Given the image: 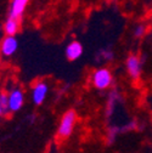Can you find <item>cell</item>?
I'll list each match as a JSON object with an SVG mask.
<instances>
[{
	"label": "cell",
	"instance_id": "6da1fadb",
	"mask_svg": "<svg viewBox=\"0 0 152 153\" xmlns=\"http://www.w3.org/2000/svg\"><path fill=\"white\" fill-rule=\"evenodd\" d=\"M75 123H77V114L73 109H69L67 111L61 120H60V124H59V128H57V135L61 139H67L72 135V132L74 130V126H75Z\"/></svg>",
	"mask_w": 152,
	"mask_h": 153
},
{
	"label": "cell",
	"instance_id": "7a4b0ae2",
	"mask_svg": "<svg viewBox=\"0 0 152 153\" xmlns=\"http://www.w3.org/2000/svg\"><path fill=\"white\" fill-rule=\"evenodd\" d=\"M91 82L92 85L99 89V90H105L110 88L113 83V75L110 69L107 68H99L96 69L92 75H91Z\"/></svg>",
	"mask_w": 152,
	"mask_h": 153
},
{
	"label": "cell",
	"instance_id": "3957f363",
	"mask_svg": "<svg viewBox=\"0 0 152 153\" xmlns=\"http://www.w3.org/2000/svg\"><path fill=\"white\" fill-rule=\"evenodd\" d=\"M9 96V111L10 112H18L22 106H23V102H25V94L21 89H13L11 90V92L7 95Z\"/></svg>",
	"mask_w": 152,
	"mask_h": 153
},
{
	"label": "cell",
	"instance_id": "277c9868",
	"mask_svg": "<svg viewBox=\"0 0 152 153\" xmlns=\"http://www.w3.org/2000/svg\"><path fill=\"white\" fill-rule=\"evenodd\" d=\"M48 92H49L48 84L45 82H38L32 89V101L34 102V105L37 106L42 105L46 99Z\"/></svg>",
	"mask_w": 152,
	"mask_h": 153
},
{
	"label": "cell",
	"instance_id": "5b68a950",
	"mask_svg": "<svg viewBox=\"0 0 152 153\" xmlns=\"http://www.w3.org/2000/svg\"><path fill=\"white\" fill-rule=\"evenodd\" d=\"M18 49V42L15 38V35H6L1 40L0 44V52L4 57H10L12 56Z\"/></svg>",
	"mask_w": 152,
	"mask_h": 153
},
{
	"label": "cell",
	"instance_id": "8992f818",
	"mask_svg": "<svg viewBox=\"0 0 152 153\" xmlns=\"http://www.w3.org/2000/svg\"><path fill=\"white\" fill-rule=\"evenodd\" d=\"M125 67H127V72L128 74L134 79H138L140 74H141V61L139 59V56L136 55H130L127 62H125Z\"/></svg>",
	"mask_w": 152,
	"mask_h": 153
},
{
	"label": "cell",
	"instance_id": "52a82bcc",
	"mask_svg": "<svg viewBox=\"0 0 152 153\" xmlns=\"http://www.w3.org/2000/svg\"><path fill=\"white\" fill-rule=\"evenodd\" d=\"M28 3H29V0H12L9 17H13V18H18V20H21V17H22Z\"/></svg>",
	"mask_w": 152,
	"mask_h": 153
},
{
	"label": "cell",
	"instance_id": "ba28073f",
	"mask_svg": "<svg viewBox=\"0 0 152 153\" xmlns=\"http://www.w3.org/2000/svg\"><path fill=\"white\" fill-rule=\"evenodd\" d=\"M83 53V46L79 42H71L66 48V57L69 61L78 60Z\"/></svg>",
	"mask_w": 152,
	"mask_h": 153
},
{
	"label": "cell",
	"instance_id": "9c48e42d",
	"mask_svg": "<svg viewBox=\"0 0 152 153\" xmlns=\"http://www.w3.org/2000/svg\"><path fill=\"white\" fill-rule=\"evenodd\" d=\"M20 27H21V23L18 18L9 17L4 25V32L6 35H16L20 32Z\"/></svg>",
	"mask_w": 152,
	"mask_h": 153
},
{
	"label": "cell",
	"instance_id": "30bf717a",
	"mask_svg": "<svg viewBox=\"0 0 152 153\" xmlns=\"http://www.w3.org/2000/svg\"><path fill=\"white\" fill-rule=\"evenodd\" d=\"M116 99H117V92H112L110 101H108V106H107V116H111V113L113 112L115 108V103H116Z\"/></svg>",
	"mask_w": 152,
	"mask_h": 153
},
{
	"label": "cell",
	"instance_id": "8fae6325",
	"mask_svg": "<svg viewBox=\"0 0 152 153\" xmlns=\"http://www.w3.org/2000/svg\"><path fill=\"white\" fill-rule=\"evenodd\" d=\"M0 106L3 107L4 112L9 111V96L7 95H0Z\"/></svg>",
	"mask_w": 152,
	"mask_h": 153
},
{
	"label": "cell",
	"instance_id": "7c38bea8",
	"mask_svg": "<svg viewBox=\"0 0 152 153\" xmlns=\"http://www.w3.org/2000/svg\"><path fill=\"white\" fill-rule=\"evenodd\" d=\"M119 131H121L119 128H111V129H110V132H108V142H110V143L115 141L117 134H118Z\"/></svg>",
	"mask_w": 152,
	"mask_h": 153
},
{
	"label": "cell",
	"instance_id": "4fadbf2b",
	"mask_svg": "<svg viewBox=\"0 0 152 153\" xmlns=\"http://www.w3.org/2000/svg\"><path fill=\"white\" fill-rule=\"evenodd\" d=\"M145 32H146L145 26L140 25V26H136V27H135V29H134V35L138 36V38H140V36H142V35L145 34Z\"/></svg>",
	"mask_w": 152,
	"mask_h": 153
},
{
	"label": "cell",
	"instance_id": "5bb4252c",
	"mask_svg": "<svg viewBox=\"0 0 152 153\" xmlns=\"http://www.w3.org/2000/svg\"><path fill=\"white\" fill-rule=\"evenodd\" d=\"M4 113H5V112H4L3 107H1V106H0V117H1V116H3V114H4Z\"/></svg>",
	"mask_w": 152,
	"mask_h": 153
},
{
	"label": "cell",
	"instance_id": "9a60e30c",
	"mask_svg": "<svg viewBox=\"0 0 152 153\" xmlns=\"http://www.w3.org/2000/svg\"><path fill=\"white\" fill-rule=\"evenodd\" d=\"M0 95H1V94H0Z\"/></svg>",
	"mask_w": 152,
	"mask_h": 153
}]
</instances>
